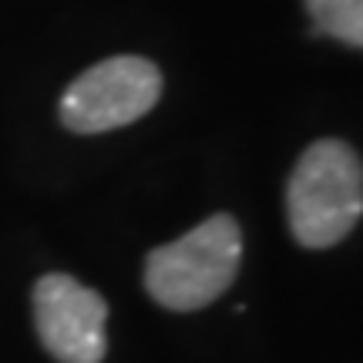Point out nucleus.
Listing matches in <instances>:
<instances>
[{
	"mask_svg": "<svg viewBox=\"0 0 363 363\" xmlns=\"http://www.w3.org/2000/svg\"><path fill=\"white\" fill-rule=\"evenodd\" d=\"M104 320L108 303L65 272H51L34 286V323L61 363H101L108 350Z\"/></svg>",
	"mask_w": 363,
	"mask_h": 363,
	"instance_id": "obj_4",
	"label": "nucleus"
},
{
	"mask_svg": "<svg viewBox=\"0 0 363 363\" xmlns=\"http://www.w3.org/2000/svg\"><path fill=\"white\" fill-rule=\"evenodd\" d=\"M162 74L145 57H108L88 67L61 98V121L71 131L98 135L131 125L155 108Z\"/></svg>",
	"mask_w": 363,
	"mask_h": 363,
	"instance_id": "obj_3",
	"label": "nucleus"
},
{
	"mask_svg": "<svg viewBox=\"0 0 363 363\" xmlns=\"http://www.w3.org/2000/svg\"><path fill=\"white\" fill-rule=\"evenodd\" d=\"M316 34L363 48V0H306Z\"/></svg>",
	"mask_w": 363,
	"mask_h": 363,
	"instance_id": "obj_5",
	"label": "nucleus"
},
{
	"mask_svg": "<svg viewBox=\"0 0 363 363\" xmlns=\"http://www.w3.org/2000/svg\"><path fill=\"white\" fill-rule=\"evenodd\" d=\"M242 233L233 216H212L182 239L158 246L145 262V286L165 310L189 313L219 299L235 279Z\"/></svg>",
	"mask_w": 363,
	"mask_h": 363,
	"instance_id": "obj_2",
	"label": "nucleus"
},
{
	"mask_svg": "<svg viewBox=\"0 0 363 363\" xmlns=\"http://www.w3.org/2000/svg\"><path fill=\"white\" fill-rule=\"evenodd\" d=\"M289 229L306 249H326L347 239L363 216V165L343 142L310 145L286 189Z\"/></svg>",
	"mask_w": 363,
	"mask_h": 363,
	"instance_id": "obj_1",
	"label": "nucleus"
}]
</instances>
